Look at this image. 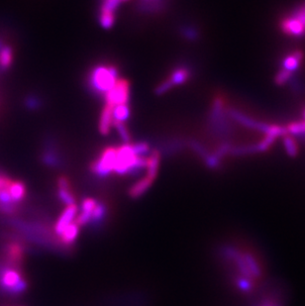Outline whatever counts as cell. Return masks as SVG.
I'll return each instance as SVG.
<instances>
[{
  "label": "cell",
  "mask_w": 305,
  "mask_h": 306,
  "mask_svg": "<svg viewBox=\"0 0 305 306\" xmlns=\"http://www.w3.org/2000/svg\"><path fill=\"white\" fill-rule=\"evenodd\" d=\"M98 22L102 28H112V26L115 23V13L99 10L98 11Z\"/></svg>",
  "instance_id": "19"
},
{
  "label": "cell",
  "mask_w": 305,
  "mask_h": 306,
  "mask_svg": "<svg viewBox=\"0 0 305 306\" xmlns=\"http://www.w3.org/2000/svg\"><path fill=\"white\" fill-rule=\"evenodd\" d=\"M181 34L182 36L186 38V39H189V40H194L196 39L197 36H198V33L195 29L191 27V26H185L181 29Z\"/></svg>",
  "instance_id": "23"
},
{
  "label": "cell",
  "mask_w": 305,
  "mask_h": 306,
  "mask_svg": "<svg viewBox=\"0 0 305 306\" xmlns=\"http://www.w3.org/2000/svg\"><path fill=\"white\" fill-rule=\"evenodd\" d=\"M27 280L23 278L20 268L10 265L0 267V290L11 296H18L26 291Z\"/></svg>",
  "instance_id": "2"
},
{
  "label": "cell",
  "mask_w": 305,
  "mask_h": 306,
  "mask_svg": "<svg viewBox=\"0 0 305 306\" xmlns=\"http://www.w3.org/2000/svg\"><path fill=\"white\" fill-rule=\"evenodd\" d=\"M281 27L285 33L290 35L300 36L305 34V2L282 21Z\"/></svg>",
  "instance_id": "5"
},
{
  "label": "cell",
  "mask_w": 305,
  "mask_h": 306,
  "mask_svg": "<svg viewBox=\"0 0 305 306\" xmlns=\"http://www.w3.org/2000/svg\"><path fill=\"white\" fill-rule=\"evenodd\" d=\"M56 196L64 205L69 206L76 203V196L73 193L71 181L67 176H58L56 180Z\"/></svg>",
  "instance_id": "6"
},
{
  "label": "cell",
  "mask_w": 305,
  "mask_h": 306,
  "mask_svg": "<svg viewBox=\"0 0 305 306\" xmlns=\"http://www.w3.org/2000/svg\"><path fill=\"white\" fill-rule=\"evenodd\" d=\"M116 149L115 147L105 148L91 163L90 171L100 178H104L111 174L114 170L116 161Z\"/></svg>",
  "instance_id": "3"
},
{
  "label": "cell",
  "mask_w": 305,
  "mask_h": 306,
  "mask_svg": "<svg viewBox=\"0 0 305 306\" xmlns=\"http://www.w3.org/2000/svg\"><path fill=\"white\" fill-rule=\"evenodd\" d=\"M130 116V108L128 104H120L113 106L112 109V117H113V123L114 122H120L124 123Z\"/></svg>",
  "instance_id": "17"
},
{
  "label": "cell",
  "mask_w": 305,
  "mask_h": 306,
  "mask_svg": "<svg viewBox=\"0 0 305 306\" xmlns=\"http://www.w3.org/2000/svg\"><path fill=\"white\" fill-rule=\"evenodd\" d=\"M113 125L115 126L120 138L123 141V143L124 144H130L131 135L129 133V130H128L127 126L124 123H120V122H114Z\"/></svg>",
  "instance_id": "20"
},
{
  "label": "cell",
  "mask_w": 305,
  "mask_h": 306,
  "mask_svg": "<svg viewBox=\"0 0 305 306\" xmlns=\"http://www.w3.org/2000/svg\"><path fill=\"white\" fill-rule=\"evenodd\" d=\"M130 96V84L126 80H118L108 92L105 93L104 99L106 104L116 106L120 104H128Z\"/></svg>",
  "instance_id": "4"
},
{
  "label": "cell",
  "mask_w": 305,
  "mask_h": 306,
  "mask_svg": "<svg viewBox=\"0 0 305 306\" xmlns=\"http://www.w3.org/2000/svg\"><path fill=\"white\" fill-rule=\"evenodd\" d=\"M112 109L113 106L106 104L101 112L99 119V131L102 135H108L110 132L111 126L113 125Z\"/></svg>",
  "instance_id": "13"
},
{
  "label": "cell",
  "mask_w": 305,
  "mask_h": 306,
  "mask_svg": "<svg viewBox=\"0 0 305 306\" xmlns=\"http://www.w3.org/2000/svg\"><path fill=\"white\" fill-rule=\"evenodd\" d=\"M42 160L44 164L49 167H56L62 165V159L57 155L55 145L52 142H49L48 147L42 156Z\"/></svg>",
  "instance_id": "14"
},
{
  "label": "cell",
  "mask_w": 305,
  "mask_h": 306,
  "mask_svg": "<svg viewBox=\"0 0 305 306\" xmlns=\"http://www.w3.org/2000/svg\"><path fill=\"white\" fill-rule=\"evenodd\" d=\"M78 211H79V207L76 203L69 205L65 208V210L62 212V214L59 215V217L57 218L56 222L54 225V234L56 239L60 236L65 228L74 221V219L78 215Z\"/></svg>",
  "instance_id": "7"
},
{
  "label": "cell",
  "mask_w": 305,
  "mask_h": 306,
  "mask_svg": "<svg viewBox=\"0 0 305 306\" xmlns=\"http://www.w3.org/2000/svg\"><path fill=\"white\" fill-rule=\"evenodd\" d=\"M8 191L12 200L16 204L21 202L25 198L26 189H25V185L21 181H11Z\"/></svg>",
  "instance_id": "16"
},
{
  "label": "cell",
  "mask_w": 305,
  "mask_h": 306,
  "mask_svg": "<svg viewBox=\"0 0 305 306\" xmlns=\"http://www.w3.org/2000/svg\"><path fill=\"white\" fill-rule=\"evenodd\" d=\"M153 182H154V180L150 179L147 176L139 179L138 181H136L134 185H132L130 187V189L128 191L129 197L136 199V198L143 196L148 192V190H150Z\"/></svg>",
  "instance_id": "11"
},
{
  "label": "cell",
  "mask_w": 305,
  "mask_h": 306,
  "mask_svg": "<svg viewBox=\"0 0 305 306\" xmlns=\"http://www.w3.org/2000/svg\"><path fill=\"white\" fill-rule=\"evenodd\" d=\"M26 104L28 107L31 109H38L41 106V101L39 98L33 96V97H29L26 100Z\"/></svg>",
  "instance_id": "24"
},
{
  "label": "cell",
  "mask_w": 305,
  "mask_h": 306,
  "mask_svg": "<svg viewBox=\"0 0 305 306\" xmlns=\"http://www.w3.org/2000/svg\"><path fill=\"white\" fill-rule=\"evenodd\" d=\"M117 81L118 70L114 66H96L88 75V86L96 94L105 95Z\"/></svg>",
  "instance_id": "1"
},
{
  "label": "cell",
  "mask_w": 305,
  "mask_h": 306,
  "mask_svg": "<svg viewBox=\"0 0 305 306\" xmlns=\"http://www.w3.org/2000/svg\"><path fill=\"white\" fill-rule=\"evenodd\" d=\"M300 58H301V54L300 53H295L294 55L288 56L285 59V62H284V67H285L284 71H287V72L293 71L297 67Z\"/></svg>",
  "instance_id": "21"
},
{
  "label": "cell",
  "mask_w": 305,
  "mask_h": 306,
  "mask_svg": "<svg viewBox=\"0 0 305 306\" xmlns=\"http://www.w3.org/2000/svg\"><path fill=\"white\" fill-rule=\"evenodd\" d=\"M159 167H160V153L157 150H154L147 158V163H146L147 177L155 181L159 172Z\"/></svg>",
  "instance_id": "12"
},
{
  "label": "cell",
  "mask_w": 305,
  "mask_h": 306,
  "mask_svg": "<svg viewBox=\"0 0 305 306\" xmlns=\"http://www.w3.org/2000/svg\"><path fill=\"white\" fill-rule=\"evenodd\" d=\"M108 214V208L107 205L103 201L97 200V203L91 213V218L89 225L93 229H97L103 225L104 221L106 220Z\"/></svg>",
  "instance_id": "9"
},
{
  "label": "cell",
  "mask_w": 305,
  "mask_h": 306,
  "mask_svg": "<svg viewBox=\"0 0 305 306\" xmlns=\"http://www.w3.org/2000/svg\"><path fill=\"white\" fill-rule=\"evenodd\" d=\"M13 60V52L9 46L0 47V68L8 69Z\"/></svg>",
  "instance_id": "18"
},
{
  "label": "cell",
  "mask_w": 305,
  "mask_h": 306,
  "mask_svg": "<svg viewBox=\"0 0 305 306\" xmlns=\"http://www.w3.org/2000/svg\"><path fill=\"white\" fill-rule=\"evenodd\" d=\"M166 0H139V10L143 13H157L165 6Z\"/></svg>",
  "instance_id": "15"
},
{
  "label": "cell",
  "mask_w": 305,
  "mask_h": 306,
  "mask_svg": "<svg viewBox=\"0 0 305 306\" xmlns=\"http://www.w3.org/2000/svg\"><path fill=\"white\" fill-rule=\"evenodd\" d=\"M132 148L139 157H146V155L150 152V146L146 142H138L136 144H133Z\"/></svg>",
  "instance_id": "22"
},
{
  "label": "cell",
  "mask_w": 305,
  "mask_h": 306,
  "mask_svg": "<svg viewBox=\"0 0 305 306\" xmlns=\"http://www.w3.org/2000/svg\"><path fill=\"white\" fill-rule=\"evenodd\" d=\"M192 77V71L187 66H178L176 67L169 75L166 80L171 86L180 85L185 84Z\"/></svg>",
  "instance_id": "10"
},
{
  "label": "cell",
  "mask_w": 305,
  "mask_h": 306,
  "mask_svg": "<svg viewBox=\"0 0 305 306\" xmlns=\"http://www.w3.org/2000/svg\"><path fill=\"white\" fill-rule=\"evenodd\" d=\"M80 234V226L76 222H72L68 225L60 236L57 238L59 244L63 246L65 250L71 251L73 245L77 241Z\"/></svg>",
  "instance_id": "8"
}]
</instances>
